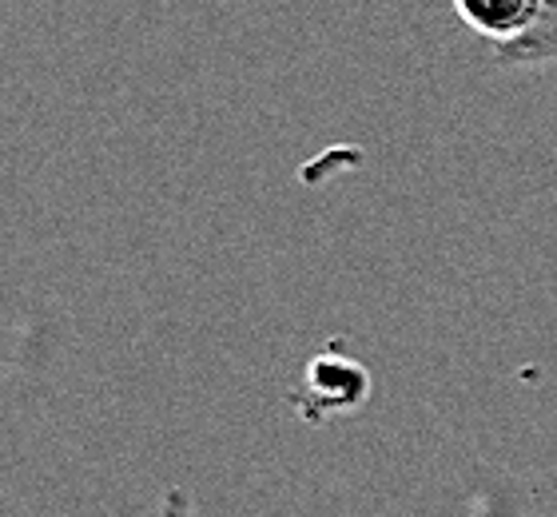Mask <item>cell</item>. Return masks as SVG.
<instances>
[{
	"instance_id": "6da1fadb",
	"label": "cell",
	"mask_w": 557,
	"mask_h": 517,
	"mask_svg": "<svg viewBox=\"0 0 557 517\" xmlns=\"http://www.w3.org/2000/svg\"><path fill=\"white\" fill-rule=\"evenodd\" d=\"M371 394V374L362 362L326 350V355L307 362L302 386L295 394V410L302 414V422H323V418H338V414L359 410Z\"/></svg>"
},
{
	"instance_id": "7a4b0ae2",
	"label": "cell",
	"mask_w": 557,
	"mask_h": 517,
	"mask_svg": "<svg viewBox=\"0 0 557 517\" xmlns=\"http://www.w3.org/2000/svg\"><path fill=\"white\" fill-rule=\"evenodd\" d=\"M450 9L470 33L502 48L534 24L537 0H450Z\"/></svg>"
},
{
	"instance_id": "3957f363",
	"label": "cell",
	"mask_w": 557,
	"mask_h": 517,
	"mask_svg": "<svg viewBox=\"0 0 557 517\" xmlns=\"http://www.w3.org/2000/svg\"><path fill=\"white\" fill-rule=\"evenodd\" d=\"M502 69H542L557 64V0H537L534 24L518 40L494 48Z\"/></svg>"
},
{
	"instance_id": "277c9868",
	"label": "cell",
	"mask_w": 557,
	"mask_h": 517,
	"mask_svg": "<svg viewBox=\"0 0 557 517\" xmlns=\"http://www.w3.org/2000/svg\"><path fill=\"white\" fill-rule=\"evenodd\" d=\"M160 517H196V506H191V494L172 485V490H163L160 497Z\"/></svg>"
}]
</instances>
